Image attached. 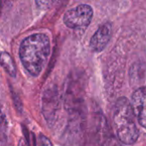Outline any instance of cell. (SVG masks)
<instances>
[{
    "mask_svg": "<svg viewBox=\"0 0 146 146\" xmlns=\"http://www.w3.org/2000/svg\"><path fill=\"white\" fill-rule=\"evenodd\" d=\"M50 52V38L44 33L27 36L21 41L19 48V56L24 68L35 77L39 75L44 68Z\"/></svg>",
    "mask_w": 146,
    "mask_h": 146,
    "instance_id": "1",
    "label": "cell"
},
{
    "mask_svg": "<svg viewBox=\"0 0 146 146\" xmlns=\"http://www.w3.org/2000/svg\"><path fill=\"white\" fill-rule=\"evenodd\" d=\"M114 124L116 133L125 145H133L139 137V131L134 121V114L130 101L125 98H120L114 107Z\"/></svg>",
    "mask_w": 146,
    "mask_h": 146,
    "instance_id": "2",
    "label": "cell"
},
{
    "mask_svg": "<svg viewBox=\"0 0 146 146\" xmlns=\"http://www.w3.org/2000/svg\"><path fill=\"white\" fill-rule=\"evenodd\" d=\"M93 18V9L88 4H80L68 9L63 15L64 24L71 29L87 27Z\"/></svg>",
    "mask_w": 146,
    "mask_h": 146,
    "instance_id": "3",
    "label": "cell"
},
{
    "mask_svg": "<svg viewBox=\"0 0 146 146\" xmlns=\"http://www.w3.org/2000/svg\"><path fill=\"white\" fill-rule=\"evenodd\" d=\"M61 99L56 86L47 88L42 97L41 110L46 123L52 127L55 125L60 110Z\"/></svg>",
    "mask_w": 146,
    "mask_h": 146,
    "instance_id": "4",
    "label": "cell"
},
{
    "mask_svg": "<svg viewBox=\"0 0 146 146\" xmlns=\"http://www.w3.org/2000/svg\"><path fill=\"white\" fill-rule=\"evenodd\" d=\"M112 37V24L111 22H104L100 25L98 30L94 33L90 39V48L94 52L103 51L108 45Z\"/></svg>",
    "mask_w": 146,
    "mask_h": 146,
    "instance_id": "5",
    "label": "cell"
},
{
    "mask_svg": "<svg viewBox=\"0 0 146 146\" xmlns=\"http://www.w3.org/2000/svg\"><path fill=\"white\" fill-rule=\"evenodd\" d=\"M131 104L139 123L146 129V86L139 87L133 92Z\"/></svg>",
    "mask_w": 146,
    "mask_h": 146,
    "instance_id": "6",
    "label": "cell"
},
{
    "mask_svg": "<svg viewBox=\"0 0 146 146\" xmlns=\"http://www.w3.org/2000/svg\"><path fill=\"white\" fill-rule=\"evenodd\" d=\"M0 65L10 77L15 78L16 76L15 64L11 56L8 52L3 51L0 53Z\"/></svg>",
    "mask_w": 146,
    "mask_h": 146,
    "instance_id": "7",
    "label": "cell"
},
{
    "mask_svg": "<svg viewBox=\"0 0 146 146\" xmlns=\"http://www.w3.org/2000/svg\"><path fill=\"white\" fill-rule=\"evenodd\" d=\"M56 0H35V3L39 9L45 10L50 8Z\"/></svg>",
    "mask_w": 146,
    "mask_h": 146,
    "instance_id": "8",
    "label": "cell"
},
{
    "mask_svg": "<svg viewBox=\"0 0 146 146\" xmlns=\"http://www.w3.org/2000/svg\"><path fill=\"white\" fill-rule=\"evenodd\" d=\"M38 146H53L50 139L44 134H39L38 137Z\"/></svg>",
    "mask_w": 146,
    "mask_h": 146,
    "instance_id": "9",
    "label": "cell"
},
{
    "mask_svg": "<svg viewBox=\"0 0 146 146\" xmlns=\"http://www.w3.org/2000/svg\"><path fill=\"white\" fill-rule=\"evenodd\" d=\"M4 121H5V116H4L3 111L0 109V124H2L3 122H4Z\"/></svg>",
    "mask_w": 146,
    "mask_h": 146,
    "instance_id": "10",
    "label": "cell"
}]
</instances>
